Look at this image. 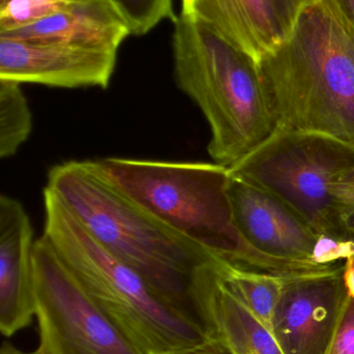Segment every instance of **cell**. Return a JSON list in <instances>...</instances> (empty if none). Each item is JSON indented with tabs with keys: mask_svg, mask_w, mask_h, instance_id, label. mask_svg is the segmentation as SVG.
I'll list each match as a JSON object with an SVG mask.
<instances>
[{
	"mask_svg": "<svg viewBox=\"0 0 354 354\" xmlns=\"http://www.w3.org/2000/svg\"><path fill=\"white\" fill-rule=\"evenodd\" d=\"M347 18L354 25V0H337Z\"/></svg>",
	"mask_w": 354,
	"mask_h": 354,
	"instance_id": "cb8c5ba5",
	"label": "cell"
},
{
	"mask_svg": "<svg viewBox=\"0 0 354 354\" xmlns=\"http://www.w3.org/2000/svg\"><path fill=\"white\" fill-rule=\"evenodd\" d=\"M280 200L317 235L347 237L354 214V147L315 132H274L229 168Z\"/></svg>",
	"mask_w": 354,
	"mask_h": 354,
	"instance_id": "8992f818",
	"label": "cell"
},
{
	"mask_svg": "<svg viewBox=\"0 0 354 354\" xmlns=\"http://www.w3.org/2000/svg\"><path fill=\"white\" fill-rule=\"evenodd\" d=\"M106 180L176 236L235 266L283 278L328 266L269 257L251 247L235 222L230 170L207 162L105 158L91 161Z\"/></svg>",
	"mask_w": 354,
	"mask_h": 354,
	"instance_id": "6da1fadb",
	"label": "cell"
},
{
	"mask_svg": "<svg viewBox=\"0 0 354 354\" xmlns=\"http://www.w3.org/2000/svg\"><path fill=\"white\" fill-rule=\"evenodd\" d=\"M216 270L229 290L272 330L274 309L286 278L216 260Z\"/></svg>",
	"mask_w": 354,
	"mask_h": 354,
	"instance_id": "9a60e30c",
	"label": "cell"
},
{
	"mask_svg": "<svg viewBox=\"0 0 354 354\" xmlns=\"http://www.w3.org/2000/svg\"><path fill=\"white\" fill-rule=\"evenodd\" d=\"M349 293L344 266L285 280L272 320L284 354H328Z\"/></svg>",
	"mask_w": 354,
	"mask_h": 354,
	"instance_id": "ba28073f",
	"label": "cell"
},
{
	"mask_svg": "<svg viewBox=\"0 0 354 354\" xmlns=\"http://www.w3.org/2000/svg\"><path fill=\"white\" fill-rule=\"evenodd\" d=\"M120 12L130 28L131 35L143 37L162 21L174 22L172 0H108Z\"/></svg>",
	"mask_w": 354,
	"mask_h": 354,
	"instance_id": "e0dca14e",
	"label": "cell"
},
{
	"mask_svg": "<svg viewBox=\"0 0 354 354\" xmlns=\"http://www.w3.org/2000/svg\"><path fill=\"white\" fill-rule=\"evenodd\" d=\"M35 241L20 201L0 196V330L12 337L35 316L33 253Z\"/></svg>",
	"mask_w": 354,
	"mask_h": 354,
	"instance_id": "8fae6325",
	"label": "cell"
},
{
	"mask_svg": "<svg viewBox=\"0 0 354 354\" xmlns=\"http://www.w3.org/2000/svg\"><path fill=\"white\" fill-rule=\"evenodd\" d=\"M344 280L348 293L354 297V255L346 260L344 264Z\"/></svg>",
	"mask_w": 354,
	"mask_h": 354,
	"instance_id": "603a6c76",
	"label": "cell"
},
{
	"mask_svg": "<svg viewBox=\"0 0 354 354\" xmlns=\"http://www.w3.org/2000/svg\"><path fill=\"white\" fill-rule=\"evenodd\" d=\"M46 187L96 241L136 270L166 303L209 336L193 282L197 270L216 257L156 222L106 180L91 161L54 166Z\"/></svg>",
	"mask_w": 354,
	"mask_h": 354,
	"instance_id": "3957f363",
	"label": "cell"
},
{
	"mask_svg": "<svg viewBox=\"0 0 354 354\" xmlns=\"http://www.w3.org/2000/svg\"><path fill=\"white\" fill-rule=\"evenodd\" d=\"M172 23L175 80L209 124L210 157L230 168L276 130L259 68L199 21L180 14Z\"/></svg>",
	"mask_w": 354,
	"mask_h": 354,
	"instance_id": "277c9868",
	"label": "cell"
},
{
	"mask_svg": "<svg viewBox=\"0 0 354 354\" xmlns=\"http://www.w3.org/2000/svg\"><path fill=\"white\" fill-rule=\"evenodd\" d=\"M0 354H43V353H41L39 349L33 351V353H24V351H20V349L17 348L10 343L4 341L2 343L1 349H0Z\"/></svg>",
	"mask_w": 354,
	"mask_h": 354,
	"instance_id": "d4e9b609",
	"label": "cell"
},
{
	"mask_svg": "<svg viewBox=\"0 0 354 354\" xmlns=\"http://www.w3.org/2000/svg\"><path fill=\"white\" fill-rule=\"evenodd\" d=\"M258 68L274 132L321 133L354 147V25L337 0H310Z\"/></svg>",
	"mask_w": 354,
	"mask_h": 354,
	"instance_id": "7a4b0ae2",
	"label": "cell"
},
{
	"mask_svg": "<svg viewBox=\"0 0 354 354\" xmlns=\"http://www.w3.org/2000/svg\"><path fill=\"white\" fill-rule=\"evenodd\" d=\"M161 354H234V353L222 337L212 334L199 344L174 349Z\"/></svg>",
	"mask_w": 354,
	"mask_h": 354,
	"instance_id": "7402d4cb",
	"label": "cell"
},
{
	"mask_svg": "<svg viewBox=\"0 0 354 354\" xmlns=\"http://www.w3.org/2000/svg\"><path fill=\"white\" fill-rule=\"evenodd\" d=\"M181 2V14L199 21L257 64L284 39L263 0Z\"/></svg>",
	"mask_w": 354,
	"mask_h": 354,
	"instance_id": "5bb4252c",
	"label": "cell"
},
{
	"mask_svg": "<svg viewBox=\"0 0 354 354\" xmlns=\"http://www.w3.org/2000/svg\"><path fill=\"white\" fill-rule=\"evenodd\" d=\"M353 232H354V214L349 218L348 224H347V236Z\"/></svg>",
	"mask_w": 354,
	"mask_h": 354,
	"instance_id": "484cf974",
	"label": "cell"
},
{
	"mask_svg": "<svg viewBox=\"0 0 354 354\" xmlns=\"http://www.w3.org/2000/svg\"><path fill=\"white\" fill-rule=\"evenodd\" d=\"M118 51L0 37V79L58 88L109 86Z\"/></svg>",
	"mask_w": 354,
	"mask_h": 354,
	"instance_id": "9c48e42d",
	"label": "cell"
},
{
	"mask_svg": "<svg viewBox=\"0 0 354 354\" xmlns=\"http://www.w3.org/2000/svg\"><path fill=\"white\" fill-rule=\"evenodd\" d=\"M229 194L235 222L251 247L276 259L315 264L311 256L318 235L280 200L232 176Z\"/></svg>",
	"mask_w": 354,
	"mask_h": 354,
	"instance_id": "30bf717a",
	"label": "cell"
},
{
	"mask_svg": "<svg viewBox=\"0 0 354 354\" xmlns=\"http://www.w3.org/2000/svg\"><path fill=\"white\" fill-rule=\"evenodd\" d=\"M216 260L195 272V297L205 313L210 335L222 337L234 354H284L268 330L222 282Z\"/></svg>",
	"mask_w": 354,
	"mask_h": 354,
	"instance_id": "7c38bea8",
	"label": "cell"
},
{
	"mask_svg": "<svg viewBox=\"0 0 354 354\" xmlns=\"http://www.w3.org/2000/svg\"><path fill=\"white\" fill-rule=\"evenodd\" d=\"M44 208L43 236L85 292L141 351L161 354L209 337L96 241L46 187Z\"/></svg>",
	"mask_w": 354,
	"mask_h": 354,
	"instance_id": "5b68a950",
	"label": "cell"
},
{
	"mask_svg": "<svg viewBox=\"0 0 354 354\" xmlns=\"http://www.w3.org/2000/svg\"><path fill=\"white\" fill-rule=\"evenodd\" d=\"M33 283L43 354H147L91 299L42 235Z\"/></svg>",
	"mask_w": 354,
	"mask_h": 354,
	"instance_id": "52a82bcc",
	"label": "cell"
},
{
	"mask_svg": "<svg viewBox=\"0 0 354 354\" xmlns=\"http://www.w3.org/2000/svg\"><path fill=\"white\" fill-rule=\"evenodd\" d=\"M75 0H8L0 4V33L27 26L68 8Z\"/></svg>",
	"mask_w": 354,
	"mask_h": 354,
	"instance_id": "ac0fdd59",
	"label": "cell"
},
{
	"mask_svg": "<svg viewBox=\"0 0 354 354\" xmlns=\"http://www.w3.org/2000/svg\"><path fill=\"white\" fill-rule=\"evenodd\" d=\"M309 1L310 0H263L283 39L291 32L299 15Z\"/></svg>",
	"mask_w": 354,
	"mask_h": 354,
	"instance_id": "ffe728a7",
	"label": "cell"
},
{
	"mask_svg": "<svg viewBox=\"0 0 354 354\" xmlns=\"http://www.w3.org/2000/svg\"><path fill=\"white\" fill-rule=\"evenodd\" d=\"M328 354H354V297L351 295Z\"/></svg>",
	"mask_w": 354,
	"mask_h": 354,
	"instance_id": "44dd1931",
	"label": "cell"
},
{
	"mask_svg": "<svg viewBox=\"0 0 354 354\" xmlns=\"http://www.w3.org/2000/svg\"><path fill=\"white\" fill-rule=\"evenodd\" d=\"M353 255V239L335 235L320 234L316 239L312 252L311 261L317 266H333L339 260H347Z\"/></svg>",
	"mask_w": 354,
	"mask_h": 354,
	"instance_id": "d6986e66",
	"label": "cell"
},
{
	"mask_svg": "<svg viewBox=\"0 0 354 354\" xmlns=\"http://www.w3.org/2000/svg\"><path fill=\"white\" fill-rule=\"evenodd\" d=\"M348 239H353L354 241V232L351 233V234L348 235Z\"/></svg>",
	"mask_w": 354,
	"mask_h": 354,
	"instance_id": "4316f807",
	"label": "cell"
},
{
	"mask_svg": "<svg viewBox=\"0 0 354 354\" xmlns=\"http://www.w3.org/2000/svg\"><path fill=\"white\" fill-rule=\"evenodd\" d=\"M33 130V115L20 83L0 79V156L16 155Z\"/></svg>",
	"mask_w": 354,
	"mask_h": 354,
	"instance_id": "2e32d148",
	"label": "cell"
},
{
	"mask_svg": "<svg viewBox=\"0 0 354 354\" xmlns=\"http://www.w3.org/2000/svg\"><path fill=\"white\" fill-rule=\"evenodd\" d=\"M8 1V0H0V4L3 3V2Z\"/></svg>",
	"mask_w": 354,
	"mask_h": 354,
	"instance_id": "83f0119b",
	"label": "cell"
},
{
	"mask_svg": "<svg viewBox=\"0 0 354 354\" xmlns=\"http://www.w3.org/2000/svg\"><path fill=\"white\" fill-rule=\"evenodd\" d=\"M130 28L108 0H75L68 8L27 26L0 33L6 39L60 41L118 51Z\"/></svg>",
	"mask_w": 354,
	"mask_h": 354,
	"instance_id": "4fadbf2b",
	"label": "cell"
}]
</instances>
